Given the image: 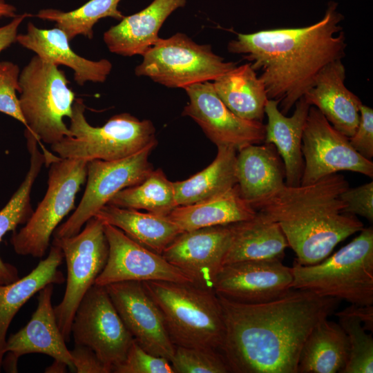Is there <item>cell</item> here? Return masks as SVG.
I'll use <instances>...</instances> for the list:
<instances>
[{
  "instance_id": "obj_12",
  "label": "cell",
  "mask_w": 373,
  "mask_h": 373,
  "mask_svg": "<svg viewBox=\"0 0 373 373\" xmlns=\"http://www.w3.org/2000/svg\"><path fill=\"white\" fill-rule=\"evenodd\" d=\"M71 335L75 345L86 346L95 353L108 373L124 361L134 340L106 287L95 284L76 309Z\"/></svg>"
},
{
  "instance_id": "obj_3",
  "label": "cell",
  "mask_w": 373,
  "mask_h": 373,
  "mask_svg": "<svg viewBox=\"0 0 373 373\" xmlns=\"http://www.w3.org/2000/svg\"><path fill=\"white\" fill-rule=\"evenodd\" d=\"M348 187L347 180L336 173L307 185L285 184L251 206L279 224L296 254L294 261L315 265L364 228L356 216L343 213L340 195Z\"/></svg>"
},
{
  "instance_id": "obj_1",
  "label": "cell",
  "mask_w": 373,
  "mask_h": 373,
  "mask_svg": "<svg viewBox=\"0 0 373 373\" xmlns=\"http://www.w3.org/2000/svg\"><path fill=\"white\" fill-rule=\"evenodd\" d=\"M218 296L225 328L220 352L236 373H298L308 335L341 301L296 289L261 303Z\"/></svg>"
},
{
  "instance_id": "obj_21",
  "label": "cell",
  "mask_w": 373,
  "mask_h": 373,
  "mask_svg": "<svg viewBox=\"0 0 373 373\" xmlns=\"http://www.w3.org/2000/svg\"><path fill=\"white\" fill-rule=\"evenodd\" d=\"M17 41L46 61L71 68L79 86L88 82H104L112 70V64L106 59L93 61L77 55L65 33L57 27L42 29L28 22L26 33L18 34Z\"/></svg>"
},
{
  "instance_id": "obj_37",
  "label": "cell",
  "mask_w": 373,
  "mask_h": 373,
  "mask_svg": "<svg viewBox=\"0 0 373 373\" xmlns=\"http://www.w3.org/2000/svg\"><path fill=\"white\" fill-rule=\"evenodd\" d=\"M115 373H175L170 361L153 355L134 339L125 359L114 368Z\"/></svg>"
},
{
  "instance_id": "obj_25",
  "label": "cell",
  "mask_w": 373,
  "mask_h": 373,
  "mask_svg": "<svg viewBox=\"0 0 373 373\" xmlns=\"http://www.w3.org/2000/svg\"><path fill=\"white\" fill-rule=\"evenodd\" d=\"M233 236L222 265L246 260L281 259L289 247L279 224L257 211L251 218L232 224Z\"/></svg>"
},
{
  "instance_id": "obj_13",
  "label": "cell",
  "mask_w": 373,
  "mask_h": 373,
  "mask_svg": "<svg viewBox=\"0 0 373 373\" xmlns=\"http://www.w3.org/2000/svg\"><path fill=\"white\" fill-rule=\"evenodd\" d=\"M302 154L301 185L343 171L373 177V162L356 151L349 137L337 131L313 106L309 107L303 130Z\"/></svg>"
},
{
  "instance_id": "obj_31",
  "label": "cell",
  "mask_w": 373,
  "mask_h": 373,
  "mask_svg": "<svg viewBox=\"0 0 373 373\" xmlns=\"http://www.w3.org/2000/svg\"><path fill=\"white\" fill-rule=\"evenodd\" d=\"M237 151L231 146H218L213 161L186 180L173 182L178 206L202 202L218 195L237 184Z\"/></svg>"
},
{
  "instance_id": "obj_11",
  "label": "cell",
  "mask_w": 373,
  "mask_h": 373,
  "mask_svg": "<svg viewBox=\"0 0 373 373\" xmlns=\"http://www.w3.org/2000/svg\"><path fill=\"white\" fill-rule=\"evenodd\" d=\"M157 142L126 157L111 161L94 160L87 164V184L74 213L54 231V238L70 237L121 190L144 181L153 171L149 155Z\"/></svg>"
},
{
  "instance_id": "obj_15",
  "label": "cell",
  "mask_w": 373,
  "mask_h": 373,
  "mask_svg": "<svg viewBox=\"0 0 373 373\" xmlns=\"http://www.w3.org/2000/svg\"><path fill=\"white\" fill-rule=\"evenodd\" d=\"M189 102L182 115L193 119L206 136L218 146H231L237 151L249 144L264 142L262 122L244 119L231 111L216 94L213 83H197L184 88Z\"/></svg>"
},
{
  "instance_id": "obj_35",
  "label": "cell",
  "mask_w": 373,
  "mask_h": 373,
  "mask_svg": "<svg viewBox=\"0 0 373 373\" xmlns=\"http://www.w3.org/2000/svg\"><path fill=\"white\" fill-rule=\"evenodd\" d=\"M349 343V358L342 373L373 372V338L361 321L344 310L336 313Z\"/></svg>"
},
{
  "instance_id": "obj_28",
  "label": "cell",
  "mask_w": 373,
  "mask_h": 373,
  "mask_svg": "<svg viewBox=\"0 0 373 373\" xmlns=\"http://www.w3.org/2000/svg\"><path fill=\"white\" fill-rule=\"evenodd\" d=\"M257 213L241 196L238 184L210 199L178 206L168 217L184 231L249 220Z\"/></svg>"
},
{
  "instance_id": "obj_8",
  "label": "cell",
  "mask_w": 373,
  "mask_h": 373,
  "mask_svg": "<svg viewBox=\"0 0 373 373\" xmlns=\"http://www.w3.org/2000/svg\"><path fill=\"white\" fill-rule=\"evenodd\" d=\"M87 164L83 160L53 157L49 162L48 189L43 200L26 225L14 231L10 239L17 254L44 256L58 224L75 209L77 193L87 177Z\"/></svg>"
},
{
  "instance_id": "obj_10",
  "label": "cell",
  "mask_w": 373,
  "mask_h": 373,
  "mask_svg": "<svg viewBox=\"0 0 373 373\" xmlns=\"http://www.w3.org/2000/svg\"><path fill=\"white\" fill-rule=\"evenodd\" d=\"M75 236L54 238L52 244L63 252L67 267L66 290L60 303L54 307L58 327L66 341L71 336L76 309L87 291L103 270L108 256L104 223L94 216Z\"/></svg>"
},
{
  "instance_id": "obj_30",
  "label": "cell",
  "mask_w": 373,
  "mask_h": 373,
  "mask_svg": "<svg viewBox=\"0 0 373 373\" xmlns=\"http://www.w3.org/2000/svg\"><path fill=\"white\" fill-rule=\"evenodd\" d=\"M213 88L235 115L262 122L268 100L265 86L249 63L234 67L213 80Z\"/></svg>"
},
{
  "instance_id": "obj_36",
  "label": "cell",
  "mask_w": 373,
  "mask_h": 373,
  "mask_svg": "<svg viewBox=\"0 0 373 373\" xmlns=\"http://www.w3.org/2000/svg\"><path fill=\"white\" fill-rule=\"evenodd\" d=\"M171 364L175 373H228L230 369L220 351L175 346Z\"/></svg>"
},
{
  "instance_id": "obj_20",
  "label": "cell",
  "mask_w": 373,
  "mask_h": 373,
  "mask_svg": "<svg viewBox=\"0 0 373 373\" xmlns=\"http://www.w3.org/2000/svg\"><path fill=\"white\" fill-rule=\"evenodd\" d=\"M342 59L327 64L318 75L314 85L303 98L315 106L339 132L350 137L360 119L361 99L345 85Z\"/></svg>"
},
{
  "instance_id": "obj_38",
  "label": "cell",
  "mask_w": 373,
  "mask_h": 373,
  "mask_svg": "<svg viewBox=\"0 0 373 373\" xmlns=\"http://www.w3.org/2000/svg\"><path fill=\"white\" fill-rule=\"evenodd\" d=\"M19 66L11 61H0V112L12 117L26 126L19 97Z\"/></svg>"
},
{
  "instance_id": "obj_16",
  "label": "cell",
  "mask_w": 373,
  "mask_h": 373,
  "mask_svg": "<svg viewBox=\"0 0 373 373\" xmlns=\"http://www.w3.org/2000/svg\"><path fill=\"white\" fill-rule=\"evenodd\" d=\"M124 324L148 352L171 361L175 346L162 314L142 282L123 281L104 286Z\"/></svg>"
},
{
  "instance_id": "obj_4",
  "label": "cell",
  "mask_w": 373,
  "mask_h": 373,
  "mask_svg": "<svg viewBox=\"0 0 373 373\" xmlns=\"http://www.w3.org/2000/svg\"><path fill=\"white\" fill-rule=\"evenodd\" d=\"M142 283L160 309L175 346L220 351L225 328L222 307L214 291L192 283Z\"/></svg>"
},
{
  "instance_id": "obj_24",
  "label": "cell",
  "mask_w": 373,
  "mask_h": 373,
  "mask_svg": "<svg viewBox=\"0 0 373 373\" xmlns=\"http://www.w3.org/2000/svg\"><path fill=\"white\" fill-rule=\"evenodd\" d=\"M236 173L240 193L251 205L285 185L284 164L271 144H249L238 151Z\"/></svg>"
},
{
  "instance_id": "obj_40",
  "label": "cell",
  "mask_w": 373,
  "mask_h": 373,
  "mask_svg": "<svg viewBox=\"0 0 373 373\" xmlns=\"http://www.w3.org/2000/svg\"><path fill=\"white\" fill-rule=\"evenodd\" d=\"M349 141L354 149L367 160L373 156V109L363 104L360 107L358 126Z\"/></svg>"
},
{
  "instance_id": "obj_26",
  "label": "cell",
  "mask_w": 373,
  "mask_h": 373,
  "mask_svg": "<svg viewBox=\"0 0 373 373\" xmlns=\"http://www.w3.org/2000/svg\"><path fill=\"white\" fill-rule=\"evenodd\" d=\"M64 259L61 249L54 244L47 258L41 260L28 275L17 280L0 285V372L5 354L6 334L10 323L21 307L48 284H62L63 274L58 269Z\"/></svg>"
},
{
  "instance_id": "obj_32",
  "label": "cell",
  "mask_w": 373,
  "mask_h": 373,
  "mask_svg": "<svg viewBox=\"0 0 373 373\" xmlns=\"http://www.w3.org/2000/svg\"><path fill=\"white\" fill-rule=\"evenodd\" d=\"M27 148L30 153V168L26 177L6 206L0 211V242L8 231H15L19 224L26 223L33 213L31 191L41 167L46 163L44 152L39 149V140L25 131ZM19 278L17 269L3 261L0 257V285H7Z\"/></svg>"
},
{
  "instance_id": "obj_17",
  "label": "cell",
  "mask_w": 373,
  "mask_h": 373,
  "mask_svg": "<svg viewBox=\"0 0 373 373\" xmlns=\"http://www.w3.org/2000/svg\"><path fill=\"white\" fill-rule=\"evenodd\" d=\"M232 236V224L184 231L161 255L190 276L193 285L214 291Z\"/></svg>"
},
{
  "instance_id": "obj_41",
  "label": "cell",
  "mask_w": 373,
  "mask_h": 373,
  "mask_svg": "<svg viewBox=\"0 0 373 373\" xmlns=\"http://www.w3.org/2000/svg\"><path fill=\"white\" fill-rule=\"evenodd\" d=\"M74 371L77 373H108L107 369L89 347L75 345L70 350Z\"/></svg>"
},
{
  "instance_id": "obj_42",
  "label": "cell",
  "mask_w": 373,
  "mask_h": 373,
  "mask_svg": "<svg viewBox=\"0 0 373 373\" xmlns=\"http://www.w3.org/2000/svg\"><path fill=\"white\" fill-rule=\"evenodd\" d=\"M31 16L28 13L17 15L10 22L0 26V53L17 41L19 27L26 17Z\"/></svg>"
},
{
  "instance_id": "obj_33",
  "label": "cell",
  "mask_w": 373,
  "mask_h": 373,
  "mask_svg": "<svg viewBox=\"0 0 373 373\" xmlns=\"http://www.w3.org/2000/svg\"><path fill=\"white\" fill-rule=\"evenodd\" d=\"M108 204L163 216L178 207L173 182L160 169L153 170L139 184L119 191Z\"/></svg>"
},
{
  "instance_id": "obj_29",
  "label": "cell",
  "mask_w": 373,
  "mask_h": 373,
  "mask_svg": "<svg viewBox=\"0 0 373 373\" xmlns=\"http://www.w3.org/2000/svg\"><path fill=\"white\" fill-rule=\"evenodd\" d=\"M349 358L347 336L328 318L311 331L300 350L298 373H342Z\"/></svg>"
},
{
  "instance_id": "obj_9",
  "label": "cell",
  "mask_w": 373,
  "mask_h": 373,
  "mask_svg": "<svg viewBox=\"0 0 373 373\" xmlns=\"http://www.w3.org/2000/svg\"><path fill=\"white\" fill-rule=\"evenodd\" d=\"M142 57L135 75L168 88L213 81L237 66L215 54L210 45L198 44L181 32L160 38Z\"/></svg>"
},
{
  "instance_id": "obj_44",
  "label": "cell",
  "mask_w": 373,
  "mask_h": 373,
  "mask_svg": "<svg viewBox=\"0 0 373 373\" xmlns=\"http://www.w3.org/2000/svg\"><path fill=\"white\" fill-rule=\"evenodd\" d=\"M16 8L6 3L4 0H0V17H12L14 18L16 15Z\"/></svg>"
},
{
  "instance_id": "obj_22",
  "label": "cell",
  "mask_w": 373,
  "mask_h": 373,
  "mask_svg": "<svg viewBox=\"0 0 373 373\" xmlns=\"http://www.w3.org/2000/svg\"><path fill=\"white\" fill-rule=\"evenodd\" d=\"M186 3V0H153L142 10L124 16L107 30L104 41L112 53L142 56L160 39L158 32L167 17Z\"/></svg>"
},
{
  "instance_id": "obj_34",
  "label": "cell",
  "mask_w": 373,
  "mask_h": 373,
  "mask_svg": "<svg viewBox=\"0 0 373 373\" xmlns=\"http://www.w3.org/2000/svg\"><path fill=\"white\" fill-rule=\"evenodd\" d=\"M121 0H90L81 7L69 12L47 8L40 10L35 16L41 19L54 21L70 41L78 35L93 37V27L101 19L112 17L117 20L124 16L117 8Z\"/></svg>"
},
{
  "instance_id": "obj_5",
  "label": "cell",
  "mask_w": 373,
  "mask_h": 373,
  "mask_svg": "<svg viewBox=\"0 0 373 373\" xmlns=\"http://www.w3.org/2000/svg\"><path fill=\"white\" fill-rule=\"evenodd\" d=\"M292 289L344 300L356 305H373V229L358 236L321 262H294Z\"/></svg>"
},
{
  "instance_id": "obj_18",
  "label": "cell",
  "mask_w": 373,
  "mask_h": 373,
  "mask_svg": "<svg viewBox=\"0 0 373 373\" xmlns=\"http://www.w3.org/2000/svg\"><path fill=\"white\" fill-rule=\"evenodd\" d=\"M291 267L281 259L246 260L222 265L215 280L217 295L245 303L278 298L292 289Z\"/></svg>"
},
{
  "instance_id": "obj_45",
  "label": "cell",
  "mask_w": 373,
  "mask_h": 373,
  "mask_svg": "<svg viewBox=\"0 0 373 373\" xmlns=\"http://www.w3.org/2000/svg\"><path fill=\"white\" fill-rule=\"evenodd\" d=\"M68 365L61 361L54 360L51 365L45 370V372L48 373H63L66 372Z\"/></svg>"
},
{
  "instance_id": "obj_6",
  "label": "cell",
  "mask_w": 373,
  "mask_h": 373,
  "mask_svg": "<svg viewBox=\"0 0 373 373\" xmlns=\"http://www.w3.org/2000/svg\"><path fill=\"white\" fill-rule=\"evenodd\" d=\"M86 106L75 98L70 118V135L51 144L61 158L116 160L126 157L157 142L155 128L149 119L140 120L123 113L112 116L102 126H93L87 121Z\"/></svg>"
},
{
  "instance_id": "obj_39",
  "label": "cell",
  "mask_w": 373,
  "mask_h": 373,
  "mask_svg": "<svg viewBox=\"0 0 373 373\" xmlns=\"http://www.w3.org/2000/svg\"><path fill=\"white\" fill-rule=\"evenodd\" d=\"M345 204L343 213L358 215L373 221V182L347 188L340 195Z\"/></svg>"
},
{
  "instance_id": "obj_23",
  "label": "cell",
  "mask_w": 373,
  "mask_h": 373,
  "mask_svg": "<svg viewBox=\"0 0 373 373\" xmlns=\"http://www.w3.org/2000/svg\"><path fill=\"white\" fill-rule=\"evenodd\" d=\"M309 107L303 97L295 104L290 117L281 113L276 100L268 99L265 106L267 124L264 142L276 149L284 164L287 186L300 184L304 166L302 137Z\"/></svg>"
},
{
  "instance_id": "obj_19",
  "label": "cell",
  "mask_w": 373,
  "mask_h": 373,
  "mask_svg": "<svg viewBox=\"0 0 373 373\" xmlns=\"http://www.w3.org/2000/svg\"><path fill=\"white\" fill-rule=\"evenodd\" d=\"M53 290L54 284H48L39 291L37 307L29 322L6 340L2 362L6 372H17L18 358L33 353L48 355L74 370L70 352L52 307Z\"/></svg>"
},
{
  "instance_id": "obj_2",
  "label": "cell",
  "mask_w": 373,
  "mask_h": 373,
  "mask_svg": "<svg viewBox=\"0 0 373 373\" xmlns=\"http://www.w3.org/2000/svg\"><path fill=\"white\" fill-rule=\"evenodd\" d=\"M337 6L329 1L323 18L313 24L238 33L227 45L229 52L243 55L260 71L268 99L277 101L284 115L314 85L325 66L345 57L343 16Z\"/></svg>"
},
{
  "instance_id": "obj_14",
  "label": "cell",
  "mask_w": 373,
  "mask_h": 373,
  "mask_svg": "<svg viewBox=\"0 0 373 373\" xmlns=\"http://www.w3.org/2000/svg\"><path fill=\"white\" fill-rule=\"evenodd\" d=\"M108 244L106 263L95 281L106 286L123 281L192 283V278L157 253L135 242L119 229L104 224Z\"/></svg>"
},
{
  "instance_id": "obj_27",
  "label": "cell",
  "mask_w": 373,
  "mask_h": 373,
  "mask_svg": "<svg viewBox=\"0 0 373 373\" xmlns=\"http://www.w3.org/2000/svg\"><path fill=\"white\" fill-rule=\"evenodd\" d=\"M95 216L159 254L183 232L168 216L109 204L104 206Z\"/></svg>"
},
{
  "instance_id": "obj_7",
  "label": "cell",
  "mask_w": 373,
  "mask_h": 373,
  "mask_svg": "<svg viewBox=\"0 0 373 373\" xmlns=\"http://www.w3.org/2000/svg\"><path fill=\"white\" fill-rule=\"evenodd\" d=\"M58 66L32 57L19 73L20 108L26 129L39 142L53 144L70 135L64 122L73 113L75 94Z\"/></svg>"
},
{
  "instance_id": "obj_43",
  "label": "cell",
  "mask_w": 373,
  "mask_h": 373,
  "mask_svg": "<svg viewBox=\"0 0 373 373\" xmlns=\"http://www.w3.org/2000/svg\"><path fill=\"white\" fill-rule=\"evenodd\" d=\"M343 310L358 318L365 330L373 331V305L361 306L351 304Z\"/></svg>"
}]
</instances>
